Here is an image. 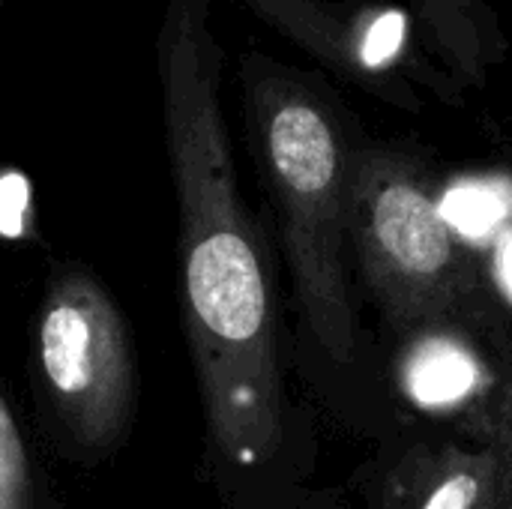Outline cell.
Listing matches in <instances>:
<instances>
[{
    "instance_id": "1",
    "label": "cell",
    "mask_w": 512,
    "mask_h": 509,
    "mask_svg": "<svg viewBox=\"0 0 512 509\" xmlns=\"http://www.w3.org/2000/svg\"><path fill=\"white\" fill-rule=\"evenodd\" d=\"M159 75L204 474L225 509H339V492L312 486L315 438L285 384L273 252L237 189L198 0L168 3Z\"/></svg>"
},
{
    "instance_id": "2",
    "label": "cell",
    "mask_w": 512,
    "mask_h": 509,
    "mask_svg": "<svg viewBox=\"0 0 512 509\" xmlns=\"http://www.w3.org/2000/svg\"><path fill=\"white\" fill-rule=\"evenodd\" d=\"M261 156L279 213L303 375L342 423L390 438L402 423L357 321L339 138L315 105L279 99L261 108Z\"/></svg>"
},
{
    "instance_id": "3",
    "label": "cell",
    "mask_w": 512,
    "mask_h": 509,
    "mask_svg": "<svg viewBox=\"0 0 512 509\" xmlns=\"http://www.w3.org/2000/svg\"><path fill=\"white\" fill-rule=\"evenodd\" d=\"M348 240L384 327L396 342L423 330H465L512 360L495 285L441 201L393 165L348 174Z\"/></svg>"
},
{
    "instance_id": "4",
    "label": "cell",
    "mask_w": 512,
    "mask_h": 509,
    "mask_svg": "<svg viewBox=\"0 0 512 509\" xmlns=\"http://www.w3.org/2000/svg\"><path fill=\"white\" fill-rule=\"evenodd\" d=\"M30 393L45 447L84 471L114 462L132 438L141 381L129 321L102 276L51 261L30 333Z\"/></svg>"
},
{
    "instance_id": "5",
    "label": "cell",
    "mask_w": 512,
    "mask_h": 509,
    "mask_svg": "<svg viewBox=\"0 0 512 509\" xmlns=\"http://www.w3.org/2000/svg\"><path fill=\"white\" fill-rule=\"evenodd\" d=\"M387 438L375 509H512V438Z\"/></svg>"
},
{
    "instance_id": "6",
    "label": "cell",
    "mask_w": 512,
    "mask_h": 509,
    "mask_svg": "<svg viewBox=\"0 0 512 509\" xmlns=\"http://www.w3.org/2000/svg\"><path fill=\"white\" fill-rule=\"evenodd\" d=\"M510 372V357L492 342L438 327L396 342L387 387L420 414L462 423L501 390Z\"/></svg>"
},
{
    "instance_id": "7",
    "label": "cell",
    "mask_w": 512,
    "mask_h": 509,
    "mask_svg": "<svg viewBox=\"0 0 512 509\" xmlns=\"http://www.w3.org/2000/svg\"><path fill=\"white\" fill-rule=\"evenodd\" d=\"M0 372V509H72Z\"/></svg>"
},
{
    "instance_id": "8",
    "label": "cell",
    "mask_w": 512,
    "mask_h": 509,
    "mask_svg": "<svg viewBox=\"0 0 512 509\" xmlns=\"http://www.w3.org/2000/svg\"><path fill=\"white\" fill-rule=\"evenodd\" d=\"M30 231V186L12 171L0 168V237H24Z\"/></svg>"
},
{
    "instance_id": "9",
    "label": "cell",
    "mask_w": 512,
    "mask_h": 509,
    "mask_svg": "<svg viewBox=\"0 0 512 509\" xmlns=\"http://www.w3.org/2000/svg\"><path fill=\"white\" fill-rule=\"evenodd\" d=\"M456 426L471 438H512V372L480 411H474Z\"/></svg>"
},
{
    "instance_id": "10",
    "label": "cell",
    "mask_w": 512,
    "mask_h": 509,
    "mask_svg": "<svg viewBox=\"0 0 512 509\" xmlns=\"http://www.w3.org/2000/svg\"><path fill=\"white\" fill-rule=\"evenodd\" d=\"M405 39V15L402 12H384L366 33L360 57L366 66H384L396 57Z\"/></svg>"
},
{
    "instance_id": "11",
    "label": "cell",
    "mask_w": 512,
    "mask_h": 509,
    "mask_svg": "<svg viewBox=\"0 0 512 509\" xmlns=\"http://www.w3.org/2000/svg\"><path fill=\"white\" fill-rule=\"evenodd\" d=\"M3 3H6V0H0V9H3Z\"/></svg>"
}]
</instances>
